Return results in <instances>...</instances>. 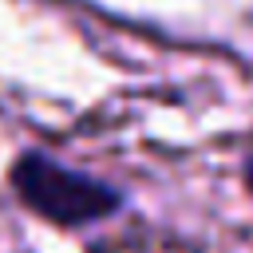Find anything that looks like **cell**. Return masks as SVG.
<instances>
[{"label": "cell", "instance_id": "6da1fadb", "mask_svg": "<svg viewBox=\"0 0 253 253\" xmlns=\"http://www.w3.org/2000/svg\"><path fill=\"white\" fill-rule=\"evenodd\" d=\"M12 178H16L20 198L51 221L79 225V221H95V217H103L119 206L115 190H107L95 178H83L67 166L47 162L43 154H24L12 170Z\"/></svg>", "mask_w": 253, "mask_h": 253}, {"label": "cell", "instance_id": "7a4b0ae2", "mask_svg": "<svg viewBox=\"0 0 253 253\" xmlns=\"http://www.w3.org/2000/svg\"><path fill=\"white\" fill-rule=\"evenodd\" d=\"M245 174H249V186H253V154H249V166H245Z\"/></svg>", "mask_w": 253, "mask_h": 253}]
</instances>
